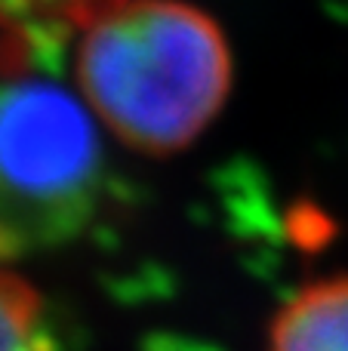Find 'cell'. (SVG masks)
I'll return each instance as SVG.
<instances>
[{
  "instance_id": "obj_5",
  "label": "cell",
  "mask_w": 348,
  "mask_h": 351,
  "mask_svg": "<svg viewBox=\"0 0 348 351\" xmlns=\"http://www.w3.org/2000/svg\"><path fill=\"white\" fill-rule=\"evenodd\" d=\"M0 351H59L40 296L6 265H0Z\"/></svg>"
},
{
  "instance_id": "obj_1",
  "label": "cell",
  "mask_w": 348,
  "mask_h": 351,
  "mask_svg": "<svg viewBox=\"0 0 348 351\" xmlns=\"http://www.w3.org/2000/svg\"><path fill=\"white\" fill-rule=\"evenodd\" d=\"M80 86L129 148L173 154L219 114L232 56L210 16L179 0H127L84 31Z\"/></svg>"
},
{
  "instance_id": "obj_2",
  "label": "cell",
  "mask_w": 348,
  "mask_h": 351,
  "mask_svg": "<svg viewBox=\"0 0 348 351\" xmlns=\"http://www.w3.org/2000/svg\"><path fill=\"white\" fill-rule=\"evenodd\" d=\"M102 182L96 117L49 80L0 84V265L68 241Z\"/></svg>"
},
{
  "instance_id": "obj_3",
  "label": "cell",
  "mask_w": 348,
  "mask_h": 351,
  "mask_svg": "<svg viewBox=\"0 0 348 351\" xmlns=\"http://www.w3.org/2000/svg\"><path fill=\"white\" fill-rule=\"evenodd\" d=\"M269 351H348V278L296 293L271 324Z\"/></svg>"
},
{
  "instance_id": "obj_4",
  "label": "cell",
  "mask_w": 348,
  "mask_h": 351,
  "mask_svg": "<svg viewBox=\"0 0 348 351\" xmlns=\"http://www.w3.org/2000/svg\"><path fill=\"white\" fill-rule=\"evenodd\" d=\"M121 3L127 0H0V56L25 65L43 43L92 28Z\"/></svg>"
}]
</instances>
